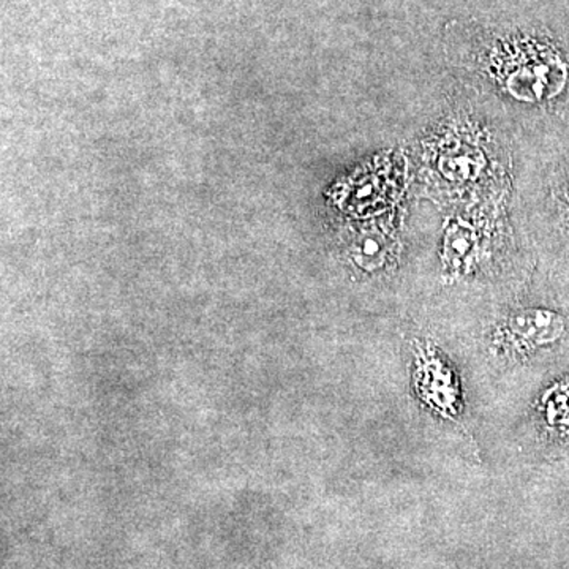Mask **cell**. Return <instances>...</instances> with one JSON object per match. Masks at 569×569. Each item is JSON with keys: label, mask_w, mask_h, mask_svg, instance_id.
<instances>
[{"label": "cell", "mask_w": 569, "mask_h": 569, "mask_svg": "<svg viewBox=\"0 0 569 569\" xmlns=\"http://www.w3.org/2000/svg\"><path fill=\"white\" fill-rule=\"evenodd\" d=\"M415 391L422 403L445 419L460 415L458 378L433 348L419 347L415 356Z\"/></svg>", "instance_id": "obj_1"}, {"label": "cell", "mask_w": 569, "mask_h": 569, "mask_svg": "<svg viewBox=\"0 0 569 569\" xmlns=\"http://www.w3.org/2000/svg\"><path fill=\"white\" fill-rule=\"evenodd\" d=\"M563 320L557 313L535 310L512 317L497 332L496 343L505 355L518 356L531 348L548 346L563 335Z\"/></svg>", "instance_id": "obj_2"}, {"label": "cell", "mask_w": 569, "mask_h": 569, "mask_svg": "<svg viewBox=\"0 0 569 569\" xmlns=\"http://www.w3.org/2000/svg\"><path fill=\"white\" fill-rule=\"evenodd\" d=\"M477 250V241L471 230L466 224H455L449 228L447 239H445V258L451 268H470Z\"/></svg>", "instance_id": "obj_3"}, {"label": "cell", "mask_w": 569, "mask_h": 569, "mask_svg": "<svg viewBox=\"0 0 569 569\" xmlns=\"http://www.w3.org/2000/svg\"><path fill=\"white\" fill-rule=\"evenodd\" d=\"M359 257L362 258L365 263H369L370 268H377L383 261L385 247L383 242L378 238H367L359 247Z\"/></svg>", "instance_id": "obj_4"}]
</instances>
